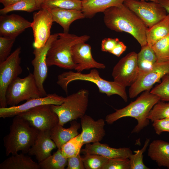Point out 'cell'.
<instances>
[{
    "mask_svg": "<svg viewBox=\"0 0 169 169\" xmlns=\"http://www.w3.org/2000/svg\"><path fill=\"white\" fill-rule=\"evenodd\" d=\"M126 49V46L123 42L119 41L110 53L119 57L125 50Z\"/></svg>",
    "mask_w": 169,
    "mask_h": 169,
    "instance_id": "cell-42",
    "label": "cell"
},
{
    "mask_svg": "<svg viewBox=\"0 0 169 169\" xmlns=\"http://www.w3.org/2000/svg\"><path fill=\"white\" fill-rule=\"evenodd\" d=\"M21 48L13 51L4 61L0 62V107H7L6 99L7 89L10 84L22 72L20 55Z\"/></svg>",
    "mask_w": 169,
    "mask_h": 169,
    "instance_id": "cell-8",
    "label": "cell"
},
{
    "mask_svg": "<svg viewBox=\"0 0 169 169\" xmlns=\"http://www.w3.org/2000/svg\"><path fill=\"white\" fill-rule=\"evenodd\" d=\"M157 60L156 55L152 47L147 44L141 47V51L137 54V57L139 74L151 70Z\"/></svg>",
    "mask_w": 169,
    "mask_h": 169,
    "instance_id": "cell-27",
    "label": "cell"
},
{
    "mask_svg": "<svg viewBox=\"0 0 169 169\" xmlns=\"http://www.w3.org/2000/svg\"><path fill=\"white\" fill-rule=\"evenodd\" d=\"M169 34V14L162 20L147 28L146 32L147 44L152 46L157 41Z\"/></svg>",
    "mask_w": 169,
    "mask_h": 169,
    "instance_id": "cell-26",
    "label": "cell"
},
{
    "mask_svg": "<svg viewBox=\"0 0 169 169\" xmlns=\"http://www.w3.org/2000/svg\"><path fill=\"white\" fill-rule=\"evenodd\" d=\"M71 122L70 126L69 128H64L58 124L50 130L51 138L55 143L58 149H61L64 144L79 134L78 131L81 124L76 120Z\"/></svg>",
    "mask_w": 169,
    "mask_h": 169,
    "instance_id": "cell-21",
    "label": "cell"
},
{
    "mask_svg": "<svg viewBox=\"0 0 169 169\" xmlns=\"http://www.w3.org/2000/svg\"><path fill=\"white\" fill-rule=\"evenodd\" d=\"M36 3L38 9L41 8V6L45 0H34Z\"/></svg>",
    "mask_w": 169,
    "mask_h": 169,
    "instance_id": "cell-45",
    "label": "cell"
},
{
    "mask_svg": "<svg viewBox=\"0 0 169 169\" xmlns=\"http://www.w3.org/2000/svg\"><path fill=\"white\" fill-rule=\"evenodd\" d=\"M161 82L151 91V94L158 96L160 100L169 101V73L162 78Z\"/></svg>",
    "mask_w": 169,
    "mask_h": 169,
    "instance_id": "cell-36",
    "label": "cell"
},
{
    "mask_svg": "<svg viewBox=\"0 0 169 169\" xmlns=\"http://www.w3.org/2000/svg\"><path fill=\"white\" fill-rule=\"evenodd\" d=\"M57 79V84L67 94L68 93V86L70 82L75 80L86 81L95 84L98 88L100 93L105 94L108 97L117 95L125 102L128 101L125 87L114 81H110L103 79L96 69H91L89 73L86 74L71 70L64 72L58 75Z\"/></svg>",
    "mask_w": 169,
    "mask_h": 169,
    "instance_id": "cell-5",
    "label": "cell"
},
{
    "mask_svg": "<svg viewBox=\"0 0 169 169\" xmlns=\"http://www.w3.org/2000/svg\"><path fill=\"white\" fill-rule=\"evenodd\" d=\"M43 97L31 73L23 78H17L8 87L6 94V103L10 107L24 100Z\"/></svg>",
    "mask_w": 169,
    "mask_h": 169,
    "instance_id": "cell-7",
    "label": "cell"
},
{
    "mask_svg": "<svg viewBox=\"0 0 169 169\" xmlns=\"http://www.w3.org/2000/svg\"><path fill=\"white\" fill-rule=\"evenodd\" d=\"M58 36V33L51 34L44 45L40 48H35L33 51L34 55V58L31 62L33 68V74L37 86L44 97L48 95L44 86V83L48 74L47 54L52 43Z\"/></svg>",
    "mask_w": 169,
    "mask_h": 169,
    "instance_id": "cell-13",
    "label": "cell"
},
{
    "mask_svg": "<svg viewBox=\"0 0 169 169\" xmlns=\"http://www.w3.org/2000/svg\"><path fill=\"white\" fill-rule=\"evenodd\" d=\"M31 22L16 14L2 15L0 16V35L15 39L26 29L31 27Z\"/></svg>",
    "mask_w": 169,
    "mask_h": 169,
    "instance_id": "cell-17",
    "label": "cell"
},
{
    "mask_svg": "<svg viewBox=\"0 0 169 169\" xmlns=\"http://www.w3.org/2000/svg\"><path fill=\"white\" fill-rule=\"evenodd\" d=\"M152 125L157 135H160L164 132H169V118L154 120Z\"/></svg>",
    "mask_w": 169,
    "mask_h": 169,
    "instance_id": "cell-39",
    "label": "cell"
},
{
    "mask_svg": "<svg viewBox=\"0 0 169 169\" xmlns=\"http://www.w3.org/2000/svg\"><path fill=\"white\" fill-rule=\"evenodd\" d=\"M167 118H169V103L160 100L154 105L148 116V119L152 122Z\"/></svg>",
    "mask_w": 169,
    "mask_h": 169,
    "instance_id": "cell-33",
    "label": "cell"
},
{
    "mask_svg": "<svg viewBox=\"0 0 169 169\" xmlns=\"http://www.w3.org/2000/svg\"><path fill=\"white\" fill-rule=\"evenodd\" d=\"M20 0H0V2L3 5L4 7L11 5Z\"/></svg>",
    "mask_w": 169,
    "mask_h": 169,
    "instance_id": "cell-43",
    "label": "cell"
},
{
    "mask_svg": "<svg viewBox=\"0 0 169 169\" xmlns=\"http://www.w3.org/2000/svg\"><path fill=\"white\" fill-rule=\"evenodd\" d=\"M137 54L131 52L121 58L114 67L112 75L114 81L124 87L131 86L139 73Z\"/></svg>",
    "mask_w": 169,
    "mask_h": 169,
    "instance_id": "cell-10",
    "label": "cell"
},
{
    "mask_svg": "<svg viewBox=\"0 0 169 169\" xmlns=\"http://www.w3.org/2000/svg\"><path fill=\"white\" fill-rule=\"evenodd\" d=\"M67 169H85L82 158L80 154L77 156L67 158Z\"/></svg>",
    "mask_w": 169,
    "mask_h": 169,
    "instance_id": "cell-40",
    "label": "cell"
},
{
    "mask_svg": "<svg viewBox=\"0 0 169 169\" xmlns=\"http://www.w3.org/2000/svg\"><path fill=\"white\" fill-rule=\"evenodd\" d=\"M102 169H130L129 158L108 159Z\"/></svg>",
    "mask_w": 169,
    "mask_h": 169,
    "instance_id": "cell-38",
    "label": "cell"
},
{
    "mask_svg": "<svg viewBox=\"0 0 169 169\" xmlns=\"http://www.w3.org/2000/svg\"><path fill=\"white\" fill-rule=\"evenodd\" d=\"M125 0H84L82 1L81 11L85 18H91L96 14L124 3Z\"/></svg>",
    "mask_w": 169,
    "mask_h": 169,
    "instance_id": "cell-24",
    "label": "cell"
},
{
    "mask_svg": "<svg viewBox=\"0 0 169 169\" xmlns=\"http://www.w3.org/2000/svg\"><path fill=\"white\" fill-rule=\"evenodd\" d=\"M38 9L34 0H20L9 6L0 9L1 15L6 14L13 11H23L29 13Z\"/></svg>",
    "mask_w": 169,
    "mask_h": 169,
    "instance_id": "cell-32",
    "label": "cell"
},
{
    "mask_svg": "<svg viewBox=\"0 0 169 169\" xmlns=\"http://www.w3.org/2000/svg\"><path fill=\"white\" fill-rule=\"evenodd\" d=\"M148 1L125 0L123 3L139 17L147 28L161 21L167 14L159 2Z\"/></svg>",
    "mask_w": 169,
    "mask_h": 169,
    "instance_id": "cell-9",
    "label": "cell"
},
{
    "mask_svg": "<svg viewBox=\"0 0 169 169\" xmlns=\"http://www.w3.org/2000/svg\"><path fill=\"white\" fill-rule=\"evenodd\" d=\"M168 73L169 61L156 62L151 70L139 75L136 81L130 86L129 97L134 98L142 92L150 90L155 83Z\"/></svg>",
    "mask_w": 169,
    "mask_h": 169,
    "instance_id": "cell-12",
    "label": "cell"
},
{
    "mask_svg": "<svg viewBox=\"0 0 169 169\" xmlns=\"http://www.w3.org/2000/svg\"><path fill=\"white\" fill-rule=\"evenodd\" d=\"M51 105H39L17 115L38 131L50 130L59 121L58 116L52 109Z\"/></svg>",
    "mask_w": 169,
    "mask_h": 169,
    "instance_id": "cell-11",
    "label": "cell"
},
{
    "mask_svg": "<svg viewBox=\"0 0 169 169\" xmlns=\"http://www.w3.org/2000/svg\"><path fill=\"white\" fill-rule=\"evenodd\" d=\"M67 161V158L63 155L61 149H58L53 155L38 163L41 169H64Z\"/></svg>",
    "mask_w": 169,
    "mask_h": 169,
    "instance_id": "cell-28",
    "label": "cell"
},
{
    "mask_svg": "<svg viewBox=\"0 0 169 169\" xmlns=\"http://www.w3.org/2000/svg\"><path fill=\"white\" fill-rule=\"evenodd\" d=\"M83 145L80 134H79L63 145L61 149L62 154L67 158L76 156L80 154Z\"/></svg>",
    "mask_w": 169,
    "mask_h": 169,
    "instance_id": "cell-30",
    "label": "cell"
},
{
    "mask_svg": "<svg viewBox=\"0 0 169 169\" xmlns=\"http://www.w3.org/2000/svg\"><path fill=\"white\" fill-rule=\"evenodd\" d=\"M81 150L85 154L98 155L108 159L129 158L132 154V151L129 148H113L100 142L86 144L84 148Z\"/></svg>",
    "mask_w": 169,
    "mask_h": 169,
    "instance_id": "cell-20",
    "label": "cell"
},
{
    "mask_svg": "<svg viewBox=\"0 0 169 169\" xmlns=\"http://www.w3.org/2000/svg\"><path fill=\"white\" fill-rule=\"evenodd\" d=\"M150 141L149 138L146 140L141 150L134 151L129 158L130 169H148L143 162V153L146 150Z\"/></svg>",
    "mask_w": 169,
    "mask_h": 169,
    "instance_id": "cell-34",
    "label": "cell"
},
{
    "mask_svg": "<svg viewBox=\"0 0 169 169\" xmlns=\"http://www.w3.org/2000/svg\"><path fill=\"white\" fill-rule=\"evenodd\" d=\"M119 41V39L117 38H104L101 42V51L110 53Z\"/></svg>",
    "mask_w": 169,
    "mask_h": 169,
    "instance_id": "cell-41",
    "label": "cell"
},
{
    "mask_svg": "<svg viewBox=\"0 0 169 169\" xmlns=\"http://www.w3.org/2000/svg\"><path fill=\"white\" fill-rule=\"evenodd\" d=\"M49 9L41 8L33 13L31 22L34 37V48H40L45 45L51 34L50 29L53 22Z\"/></svg>",
    "mask_w": 169,
    "mask_h": 169,
    "instance_id": "cell-14",
    "label": "cell"
},
{
    "mask_svg": "<svg viewBox=\"0 0 169 169\" xmlns=\"http://www.w3.org/2000/svg\"><path fill=\"white\" fill-rule=\"evenodd\" d=\"M160 100L157 95L150 93V90L144 92L136 100L121 109L106 115L105 121L111 124L118 120L130 117L135 119L137 124L131 133H138L149 124L148 119L149 113L154 105Z\"/></svg>",
    "mask_w": 169,
    "mask_h": 169,
    "instance_id": "cell-2",
    "label": "cell"
},
{
    "mask_svg": "<svg viewBox=\"0 0 169 169\" xmlns=\"http://www.w3.org/2000/svg\"><path fill=\"white\" fill-rule=\"evenodd\" d=\"M152 48L158 63L169 61V34L158 40Z\"/></svg>",
    "mask_w": 169,
    "mask_h": 169,
    "instance_id": "cell-31",
    "label": "cell"
},
{
    "mask_svg": "<svg viewBox=\"0 0 169 169\" xmlns=\"http://www.w3.org/2000/svg\"><path fill=\"white\" fill-rule=\"evenodd\" d=\"M14 117L9 127V133L3 138L7 156L15 154L19 151L28 153L38 132L37 129L19 116Z\"/></svg>",
    "mask_w": 169,
    "mask_h": 169,
    "instance_id": "cell-3",
    "label": "cell"
},
{
    "mask_svg": "<svg viewBox=\"0 0 169 169\" xmlns=\"http://www.w3.org/2000/svg\"><path fill=\"white\" fill-rule=\"evenodd\" d=\"M103 20L106 26L117 32L131 35L141 47L147 44V28L139 17L124 4L110 7L104 11Z\"/></svg>",
    "mask_w": 169,
    "mask_h": 169,
    "instance_id": "cell-1",
    "label": "cell"
},
{
    "mask_svg": "<svg viewBox=\"0 0 169 169\" xmlns=\"http://www.w3.org/2000/svg\"><path fill=\"white\" fill-rule=\"evenodd\" d=\"M80 119L82 130L80 135L84 144L101 141L105 135V120L102 119L95 120L86 115Z\"/></svg>",
    "mask_w": 169,
    "mask_h": 169,
    "instance_id": "cell-18",
    "label": "cell"
},
{
    "mask_svg": "<svg viewBox=\"0 0 169 169\" xmlns=\"http://www.w3.org/2000/svg\"><path fill=\"white\" fill-rule=\"evenodd\" d=\"M21 152L12 155L0 164V169H40L38 164Z\"/></svg>",
    "mask_w": 169,
    "mask_h": 169,
    "instance_id": "cell-25",
    "label": "cell"
},
{
    "mask_svg": "<svg viewBox=\"0 0 169 169\" xmlns=\"http://www.w3.org/2000/svg\"><path fill=\"white\" fill-rule=\"evenodd\" d=\"M72 58L77 65L75 70L81 72L84 70L91 69H104L105 65L96 61L93 58L91 46L84 42L79 43L72 47Z\"/></svg>",
    "mask_w": 169,
    "mask_h": 169,
    "instance_id": "cell-16",
    "label": "cell"
},
{
    "mask_svg": "<svg viewBox=\"0 0 169 169\" xmlns=\"http://www.w3.org/2000/svg\"><path fill=\"white\" fill-rule=\"evenodd\" d=\"M158 2L169 14V0H157Z\"/></svg>",
    "mask_w": 169,
    "mask_h": 169,
    "instance_id": "cell-44",
    "label": "cell"
},
{
    "mask_svg": "<svg viewBox=\"0 0 169 169\" xmlns=\"http://www.w3.org/2000/svg\"><path fill=\"white\" fill-rule=\"evenodd\" d=\"M108 159L101 156L94 154H85L82 158L86 169H102Z\"/></svg>",
    "mask_w": 169,
    "mask_h": 169,
    "instance_id": "cell-35",
    "label": "cell"
},
{
    "mask_svg": "<svg viewBox=\"0 0 169 169\" xmlns=\"http://www.w3.org/2000/svg\"><path fill=\"white\" fill-rule=\"evenodd\" d=\"M78 0V1H84V0Z\"/></svg>",
    "mask_w": 169,
    "mask_h": 169,
    "instance_id": "cell-47",
    "label": "cell"
},
{
    "mask_svg": "<svg viewBox=\"0 0 169 169\" xmlns=\"http://www.w3.org/2000/svg\"><path fill=\"white\" fill-rule=\"evenodd\" d=\"M148 155L159 166L169 169V142L161 140H155L149 145Z\"/></svg>",
    "mask_w": 169,
    "mask_h": 169,
    "instance_id": "cell-23",
    "label": "cell"
},
{
    "mask_svg": "<svg viewBox=\"0 0 169 169\" xmlns=\"http://www.w3.org/2000/svg\"><path fill=\"white\" fill-rule=\"evenodd\" d=\"M141 0V1H153L155 2H158L157 0Z\"/></svg>",
    "mask_w": 169,
    "mask_h": 169,
    "instance_id": "cell-46",
    "label": "cell"
},
{
    "mask_svg": "<svg viewBox=\"0 0 169 169\" xmlns=\"http://www.w3.org/2000/svg\"><path fill=\"white\" fill-rule=\"evenodd\" d=\"M89 95L87 90L81 89L65 97L61 105H51L52 109L58 116V124L63 126L68 122L82 118L87 109Z\"/></svg>",
    "mask_w": 169,
    "mask_h": 169,
    "instance_id": "cell-6",
    "label": "cell"
},
{
    "mask_svg": "<svg viewBox=\"0 0 169 169\" xmlns=\"http://www.w3.org/2000/svg\"><path fill=\"white\" fill-rule=\"evenodd\" d=\"M15 39L0 37V62L5 60L10 55Z\"/></svg>",
    "mask_w": 169,
    "mask_h": 169,
    "instance_id": "cell-37",
    "label": "cell"
},
{
    "mask_svg": "<svg viewBox=\"0 0 169 169\" xmlns=\"http://www.w3.org/2000/svg\"><path fill=\"white\" fill-rule=\"evenodd\" d=\"M64 98L55 93L48 94L44 97L31 99L20 105L8 107H0V117L5 119L13 117L43 105H59L64 102Z\"/></svg>",
    "mask_w": 169,
    "mask_h": 169,
    "instance_id": "cell-15",
    "label": "cell"
},
{
    "mask_svg": "<svg viewBox=\"0 0 169 169\" xmlns=\"http://www.w3.org/2000/svg\"><path fill=\"white\" fill-rule=\"evenodd\" d=\"M49 9L51 12L53 22L60 25L64 33H69L70 25L73 22L85 18L81 10L57 8Z\"/></svg>",
    "mask_w": 169,
    "mask_h": 169,
    "instance_id": "cell-22",
    "label": "cell"
},
{
    "mask_svg": "<svg viewBox=\"0 0 169 169\" xmlns=\"http://www.w3.org/2000/svg\"><path fill=\"white\" fill-rule=\"evenodd\" d=\"M41 8L48 9L57 8L81 10L82 1L76 0H45L41 5Z\"/></svg>",
    "mask_w": 169,
    "mask_h": 169,
    "instance_id": "cell-29",
    "label": "cell"
},
{
    "mask_svg": "<svg viewBox=\"0 0 169 169\" xmlns=\"http://www.w3.org/2000/svg\"><path fill=\"white\" fill-rule=\"evenodd\" d=\"M58 34V37L53 42L48 51L47 66L55 65L66 69L75 70L77 65L72 59V47L78 43H85L90 36L87 35L78 36L64 32L59 33Z\"/></svg>",
    "mask_w": 169,
    "mask_h": 169,
    "instance_id": "cell-4",
    "label": "cell"
},
{
    "mask_svg": "<svg viewBox=\"0 0 169 169\" xmlns=\"http://www.w3.org/2000/svg\"><path fill=\"white\" fill-rule=\"evenodd\" d=\"M50 131H38L34 142L28 153L29 155L34 156L38 162L50 156L52 151L57 148L51 138Z\"/></svg>",
    "mask_w": 169,
    "mask_h": 169,
    "instance_id": "cell-19",
    "label": "cell"
}]
</instances>
